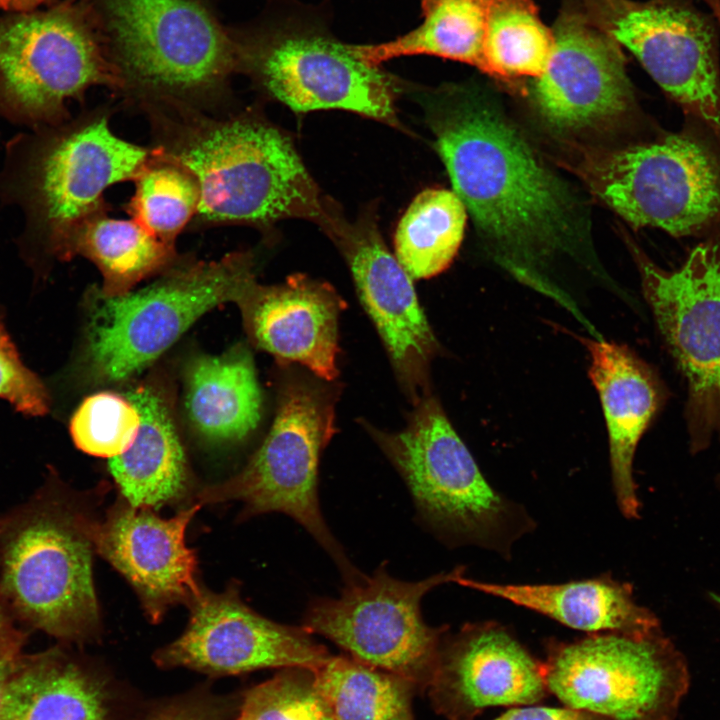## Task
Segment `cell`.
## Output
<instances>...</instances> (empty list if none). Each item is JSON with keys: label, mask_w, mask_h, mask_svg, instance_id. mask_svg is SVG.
Segmentation results:
<instances>
[{"label": "cell", "mask_w": 720, "mask_h": 720, "mask_svg": "<svg viewBox=\"0 0 720 720\" xmlns=\"http://www.w3.org/2000/svg\"><path fill=\"white\" fill-rule=\"evenodd\" d=\"M429 122L453 191L506 266L536 288L534 267L569 251L580 231L566 186L510 123L468 96L430 103Z\"/></svg>", "instance_id": "obj_1"}, {"label": "cell", "mask_w": 720, "mask_h": 720, "mask_svg": "<svg viewBox=\"0 0 720 720\" xmlns=\"http://www.w3.org/2000/svg\"><path fill=\"white\" fill-rule=\"evenodd\" d=\"M157 152L184 167L199 190L197 215L210 224L313 221L333 240L345 222L321 197L290 138L249 115L196 119Z\"/></svg>", "instance_id": "obj_2"}, {"label": "cell", "mask_w": 720, "mask_h": 720, "mask_svg": "<svg viewBox=\"0 0 720 720\" xmlns=\"http://www.w3.org/2000/svg\"><path fill=\"white\" fill-rule=\"evenodd\" d=\"M149 160L104 116L34 127L7 143L0 198L22 209L23 242L62 259L79 225L101 211L107 188L135 179Z\"/></svg>", "instance_id": "obj_3"}, {"label": "cell", "mask_w": 720, "mask_h": 720, "mask_svg": "<svg viewBox=\"0 0 720 720\" xmlns=\"http://www.w3.org/2000/svg\"><path fill=\"white\" fill-rule=\"evenodd\" d=\"M91 519L56 480L0 517V603L15 621L63 641L97 634Z\"/></svg>", "instance_id": "obj_4"}, {"label": "cell", "mask_w": 720, "mask_h": 720, "mask_svg": "<svg viewBox=\"0 0 720 720\" xmlns=\"http://www.w3.org/2000/svg\"><path fill=\"white\" fill-rule=\"evenodd\" d=\"M414 404L403 430H367L404 479L420 516L449 541L509 552L527 518L486 481L440 403L427 394Z\"/></svg>", "instance_id": "obj_5"}, {"label": "cell", "mask_w": 720, "mask_h": 720, "mask_svg": "<svg viewBox=\"0 0 720 720\" xmlns=\"http://www.w3.org/2000/svg\"><path fill=\"white\" fill-rule=\"evenodd\" d=\"M95 85L123 83L101 14L88 0L0 17V114L32 128L56 125L66 103Z\"/></svg>", "instance_id": "obj_6"}, {"label": "cell", "mask_w": 720, "mask_h": 720, "mask_svg": "<svg viewBox=\"0 0 720 720\" xmlns=\"http://www.w3.org/2000/svg\"><path fill=\"white\" fill-rule=\"evenodd\" d=\"M336 392L296 376L283 386L273 425L247 465L230 479L201 489L197 504L238 500L248 518L284 513L303 526L335 561L345 582L361 572L326 525L318 499L323 449L335 433Z\"/></svg>", "instance_id": "obj_7"}, {"label": "cell", "mask_w": 720, "mask_h": 720, "mask_svg": "<svg viewBox=\"0 0 720 720\" xmlns=\"http://www.w3.org/2000/svg\"><path fill=\"white\" fill-rule=\"evenodd\" d=\"M255 281L248 254L175 271L137 292L98 294L89 314L86 366L100 381L141 371L215 306L239 303Z\"/></svg>", "instance_id": "obj_8"}, {"label": "cell", "mask_w": 720, "mask_h": 720, "mask_svg": "<svg viewBox=\"0 0 720 720\" xmlns=\"http://www.w3.org/2000/svg\"><path fill=\"white\" fill-rule=\"evenodd\" d=\"M239 68L295 112L341 109L399 126L397 82L317 17L294 13L238 41Z\"/></svg>", "instance_id": "obj_9"}, {"label": "cell", "mask_w": 720, "mask_h": 720, "mask_svg": "<svg viewBox=\"0 0 720 720\" xmlns=\"http://www.w3.org/2000/svg\"><path fill=\"white\" fill-rule=\"evenodd\" d=\"M542 670L565 706L605 720H673L689 684L683 657L660 627L550 642Z\"/></svg>", "instance_id": "obj_10"}, {"label": "cell", "mask_w": 720, "mask_h": 720, "mask_svg": "<svg viewBox=\"0 0 720 720\" xmlns=\"http://www.w3.org/2000/svg\"><path fill=\"white\" fill-rule=\"evenodd\" d=\"M123 86L156 96L216 88L239 68L238 43L198 0H102Z\"/></svg>", "instance_id": "obj_11"}, {"label": "cell", "mask_w": 720, "mask_h": 720, "mask_svg": "<svg viewBox=\"0 0 720 720\" xmlns=\"http://www.w3.org/2000/svg\"><path fill=\"white\" fill-rule=\"evenodd\" d=\"M580 170L591 191L633 225L683 236L720 219V160L688 133L592 153Z\"/></svg>", "instance_id": "obj_12"}, {"label": "cell", "mask_w": 720, "mask_h": 720, "mask_svg": "<svg viewBox=\"0 0 720 720\" xmlns=\"http://www.w3.org/2000/svg\"><path fill=\"white\" fill-rule=\"evenodd\" d=\"M457 567L420 581L398 580L384 565L346 583L338 598L312 600L303 618L311 634L328 638L364 664L402 676L427 689L447 627L429 626L421 600L433 588L456 582Z\"/></svg>", "instance_id": "obj_13"}, {"label": "cell", "mask_w": 720, "mask_h": 720, "mask_svg": "<svg viewBox=\"0 0 720 720\" xmlns=\"http://www.w3.org/2000/svg\"><path fill=\"white\" fill-rule=\"evenodd\" d=\"M642 286L688 386L690 450L720 442V237L696 246L680 268L640 261Z\"/></svg>", "instance_id": "obj_14"}, {"label": "cell", "mask_w": 720, "mask_h": 720, "mask_svg": "<svg viewBox=\"0 0 720 720\" xmlns=\"http://www.w3.org/2000/svg\"><path fill=\"white\" fill-rule=\"evenodd\" d=\"M584 11L720 140L714 27L688 0H582Z\"/></svg>", "instance_id": "obj_15"}, {"label": "cell", "mask_w": 720, "mask_h": 720, "mask_svg": "<svg viewBox=\"0 0 720 720\" xmlns=\"http://www.w3.org/2000/svg\"><path fill=\"white\" fill-rule=\"evenodd\" d=\"M181 636L154 654L161 668H188L212 676L263 668L315 670L331 655L303 626L274 622L247 606L238 584L222 592L202 589L188 607Z\"/></svg>", "instance_id": "obj_16"}, {"label": "cell", "mask_w": 720, "mask_h": 720, "mask_svg": "<svg viewBox=\"0 0 720 720\" xmlns=\"http://www.w3.org/2000/svg\"><path fill=\"white\" fill-rule=\"evenodd\" d=\"M552 30L551 58L532 87L542 118L560 131L621 119L633 104L621 46L585 11H562Z\"/></svg>", "instance_id": "obj_17"}, {"label": "cell", "mask_w": 720, "mask_h": 720, "mask_svg": "<svg viewBox=\"0 0 720 720\" xmlns=\"http://www.w3.org/2000/svg\"><path fill=\"white\" fill-rule=\"evenodd\" d=\"M200 507L196 503L162 518L153 509L121 499L103 521H90L94 551L129 582L154 624L173 606L189 607L202 592L196 554L185 542L188 524Z\"/></svg>", "instance_id": "obj_18"}, {"label": "cell", "mask_w": 720, "mask_h": 720, "mask_svg": "<svg viewBox=\"0 0 720 720\" xmlns=\"http://www.w3.org/2000/svg\"><path fill=\"white\" fill-rule=\"evenodd\" d=\"M427 690L448 720H473L491 706L532 705L549 694L542 663L503 626L488 622L446 633Z\"/></svg>", "instance_id": "obj_19"}, {"label": "cell", "mask_w": 720, "mask_h": 720, "mask_svg": "<svg viewBox=\"0 0 720 720\" xmlns=\"http://www.w3.org/2000/svg\"><path fill=\"white\" fill-rule=\"evenodd\" d=\"M353 276L400 384L413 401L428 394L429 368L440 346L412 278L392 255L374 223L347 224L335 240Z\"/></svg>", "instance_id": "obj_20"}, {"label": "cell", "mask_w": 720, "mask_h": 720, "mask_svg": "<svg viewBox=\"0 0 720 720\" xmlns=\"http://www.w3.org/2000/svg\"><path fill=\"white\" fill-rule=\"evenodd\" d=\"M238 304L259 348L326 382L336 379L338 318L345 302L332 286L303 274L273 286L255 280Z\"/></svg>", "instance_id": "obj_21"}, {"label": "cell", "mask_w": 720, "mask_h": 720, "mask_svg": "<svg viewBox=\"0 0 720 720\" xmlns=\"http://www.w3.org/2000/svg\"><path fill=\"white\" fill-rule=\"evenodd\" d=\"M590 355L589 376L606 420L612 482L618 507L637 518L639 501L633 477L637 444L664 400L654 371L628 347L603 338L583 339Z\"/></svg>", "instance_id": "obj_22"}, {"label": "cell", "mask_w": 720, "mask_h": 720, "mask_svg": "<svg viewBox=\"0 0 720 720\" xmlns=\"http://www.w3.org/2000/svg\"><path fill=\"white\" fill-rule=\"evenodd\" d=\"M456 583L592 634L660 627L655 615L635 602L629 584L609 577L561 584H498L462 576Z\"/></svg>", "instance_id": "obj_23"}, {"label": "cell", "mask_w": 720, "mask_h": 720, "mask_svg": "<svg viewBox=\"0 0 720 720\" xmlns=\"http://www.w3.org/2000/svg\"><path fill=\"white\" fill-rule=\"evenodd\" d=\"M128 396L140 413L141 424L132 445L109 459V470L130 505L159 509L188 491L185 455L160 393L151 386H139Z\"/></svg>", "instance_id": "obj_24"}, {"label": "cell", "mask_w": 720, "mask_h": 720, "mask_svg": "<svg viewBox=\"0 0 720 720\" xmlns=\"http://www.w3.org/2000/svg\"><path fill=\"white\" fill-rule=\"evenodd\" d=\"M105 682L60 649L24 657L0 709V720H111Z\"/></svg>", "instance_id": "obj_25"}, {"label": "cell", "mask_w": 720, "mask_h": 720, "mask_svg": "<svg viewBox=\"0 0 720 720\" xmlns=\"http://www.w3.org/2000/svg\"><path fill=\"white\" fill-rule=\"evenodd\" d=\"M186 407L194 427L206 438L246 437L261 415V393L250 354L235 348L196 360L188 373Z\"/></svg>", "instance_id": "obj_26"}, {"label": "cell", "mask_w": 720, "mask_h": 720, "mask_svg": "<svg viewBox=\"0 0 720 720\" xmlns=\"http://www.w3.org/2000/svg\"><path fill=\"white\" fill-rule=\"evenodd\" d=\"M81 255L103 276L101 294L120 296L164 268L173 246L154 236L136 220L110 218L99 211L86 219L69 239L62 259Z\"/></svg>", "instance_id": "obj_27"}, {"label": "cell", "mask_w": 720, "mask_h": 720, "mask_svg": "<svg viewBox=\"0 0 720 720\" xmlns=\"http://www.w3.org/2000/svg\"><path fill=\"white\" fill-rule=\"evenodd\" d=\"M423 22L385 43L356 45L363 61L379 66L387 60L429 55L476 66L482 71L492 0H420Z\"/></svg>", "instance_id": "obj_28"}, {"label": "cell", "mask_w": 720, "mask_h": 720, "mask_svg": "<svg viewBox=\"0 0 720 720\" xmlns=\"http://www.w3.org/2000/svg\"><path fill=\"white\" fill-rule=\"evenodd\" d=\"M313 673L334 720H414L417 686L402 676L346 656H330Z\"/></svg>", "instance_id": "obj_29"}, {"label": "cell", "mask_w": 720, "mask_h": 720, "mask_svg": "<svg viewBox=\"0 0 720 720\" xmlns=\"http://www.w3.org/2000/svg\"><path fill=\"white\" fill-rule=\"evenodd\" d=\"M466 218V207L454 191L430 188L413 199L394 237L396 258L411 278L433 277L451 264Z\"/></svg>", "instance_id": "obj_30"}, {"label": "cell", "mask_w": 720, "mask_h": 720, "mask_svg": "<svg viewBox=\"0 0 720 720\" xmlns=\"http://www.w3.org/2000/svg\"><path fill=\"white\" fill-rule=\"evenodd\" d=\"M553 49V30L541 21L532 0H492L483 72L505 79L537 78Z\"/></svg>", "instance_id": "obj_31"}, {"label": "cell", "mask_w": 720, "mask_h": 720, "mask_svg": "<svg viewBox=\"0 0 720 720\" xmlns=\"http://www.w3.org/2000/svg\"><path fill=\"white\" fill-rule=\"evenodd\" d=\"M153 156L134 179L129 211L146 230L173 246L177 235L197 213L199 190L184 167L158 152Z\"/></svg>", "instance_id": "obj_32"}, {"label": "cell", "mask_w": 720, "mask_h": 720, "mask_svg": "<svg viewBox=\"0 0 720 720\" xmlns=\"http://www.w3.org/2000/svg\"><path fill=\"white\" fill-rule=\"evenodd\" d=\"M140 424V413L130 399L101 392L81 403L71 419L70 433L81 451L111 459L132 445Z\"/></svg>", "instance_id": "obj_33"}, {"label": "cell", "mask_w": 720, "mask_h": 720, "mask_svg": "<svg viewBox=\"0 0 720 720\" xmlns=\"http://www.w3.org/2000/svg\"><path fill=\"white\" fill-rule=\"evenodd\" d=\"M236 720H334L313 670L284 668L245 694Z\"/></svg>", "instance_id": "obj_34"}, {"label": "cell", "mask_w": 720, "mask_h": 720, "mask_svg": "<svg viewBox=\"0 0 720 720\" xmlns=\"http://www.w3.org/2000/svg\"><path fill=\"white\" fill-rule=\"evenodd\" d=\"M0 398L29 416L48 412L49 397L39 378L21 361L19 354L0 322Z\"/></svg>", "instance_id": "obj_35"}, {"label": "cell", "mask_w": 720, "mask_h": 720, "mask_svg": "<svg viewBox=\"0 0 720 720\" xmlns=\"http://www.w3.org/2000/svg\"><path fill=\"white\" fill-rule=\"evenodd\" d=\"M0 603V709L8 685L24 659V633Z\"/></svg>", "instance_id": "obj_36"}, {"label": "cell", "mask_w": 720, "mask_h": 720, "mask_svg": "<svg viewBox=\"0 0 720 720\" xmlns=\"http://www.w3.org/2000/svg\"><path fill=\"white\" fill-rule=\"evenodd\" d=\"M226 705L215 699L191 698L168 705L145 720H225Z\"/></svg>", "instance_id": "obj_37"}, {"label": "cell", "mask_w": 720, "mask_h": 720, "mask_svg": "<svg viewBox=\"0 0 720 720\" xmlns=\"http://www.w3.org/2000/svg\"><path fill=\"white\" fill-rule=\"evenodd\" d=\"M494 720H605L586 710L564 707L527 706L508 710Z\"/></svg>", "instance_id": "obj_38"}, {"label": "cell", "mask_w": 720, "mask_h": 720, "mask_svg": "<svg viewBox=\"0 0 720 720\" xmlns=\"http://www.w3.org/2000/svg\"><path fill=\"white\" fill-rule=\"evenodd\" d=\"M53 0H0V9L8 13H27Z\"/></svg>", "instance_id": "obj_39"}, {"label": "cell", "mask_w": 720, "mask_h": 720, "mask_svg": "<svg viewBox=\"0 0 720 720\" xmlns=\"http://www.w3.org/2000/svg\"><path fill=\"white\" fill-rule=\"evenodd\" d=\"M711 10H712V12L714 13L715 18L717 19V21H718L719 24H720V2L715 3V4L712 6V9H711Z\"/></svg>", "instance_id": "obj_40"}, {"label": "cell", "mask_w": 720, "mask_h": 720, "mask_svg": "<svg viewBox=\"0 0 720 720\" xmlns=\"http://www.w3.org/2000/svg\"><path fill=\"white\" fill-rule=\"evenodd\" d=\"M711 598L713 602L720 608V594L712 593Z\"/></svg>", "instance_id": "obj_41"}]
</instances>
